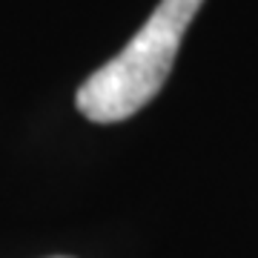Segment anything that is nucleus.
<instances>
[{"instance_id": "2", "label": "nucleus", "mask_w": 258, "mask_h": 258, "mask_svg": "<svg viewBox=\"0 0 258 258\" xmlns=\"http://www.w3.org/2000/svg\"><path fill=\"white\" fill-rule=\"evenodd\" d=\"M57 258H63V255H57Z\"/></svg>"}, {"instance_id": "1", "label": "nucleus", "mask_w": 258, "mask_h": 258, "mask_svg": "<svg viewBox=\"0 0 258 258\" xmlns=\"http://www.w3.org/2000/svg\"><path fill=\"white\" fill-rule=\"evenodd\" d=\"M204 0H161L123 52L89 75L75 95L78 109L95 123H118L141 112L172 72L184 32Z\"/></svg>"}]
</instances>
